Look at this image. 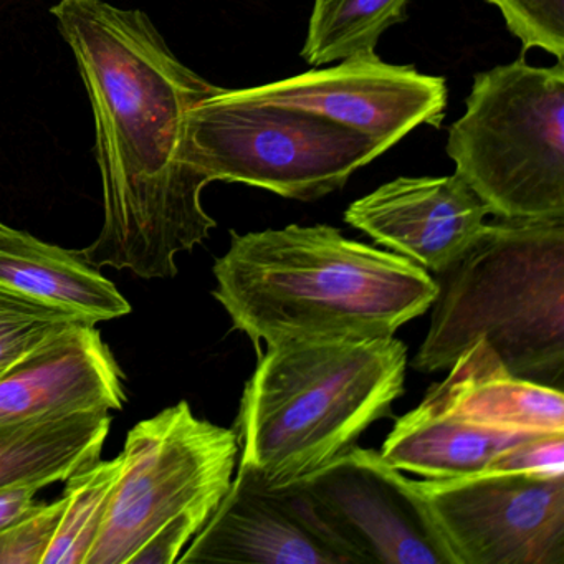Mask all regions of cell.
<instances>
[{"label":"cell","instance_id":"1","mask_svg":"<svg viewBox=\"0 0 564 564\" xmlns=\"http://www.w3.org/2000/svg\"><path fill=\"white\" fill-rule=\"evenodd\" d=\"M52 15L87 88L104 193V227L78 253L95 269L176 276V257L217 226L203 206L209 181L191 163L187 120L219 87L186 67L143 11L61 0Z\"/></svg>","mask_w":564,"mask_h":564},{"label":"cell","instance_id":"2","mask_svg":"<svg viewBox=\"0 0 564 564\" xmlns=\"http://www.w3.org/2000/svg\"><path fill=\"white\" fill-rule=\"evenodd\" d=\"M213 272L214 299L257 351L260 343L388 338L438 292L427 270L325 224L230 232Z\"/></svg>","mask_w":564,"mask_h":564},{"label":"cell","instance_id":"3","mask_svg":"<svg viewBox=\"0 0 564 564\" xmlns=\"http://www.w3.org/2000/svg\"><path fill=\"white\" fill-rule=\"evenodd\" d=\"M408 346L375 339H293L267 346L240 399V468L269 487L315 474L404 394Z\"/></svg>","mask_w":564,"mask_h":564},{"label":"cell","instance_id":"4","mask_svg":"<svg viewBox=\"0 0 564 564\" xmlns=\"http://www.w3.org/2000/svg\"><path fill=\"white\" fill-rule=\"evenodd\" d=\"M434 279L438 292L414 369L445 371L484 339L511 375L563 391L564 217H498Z\"/></svg>","mask_w":564,"mask_h":564},{"label":"cell","instance_id":"5","mask_svg":"<svg viewBox=\"0 0 564 564\" xmlns=\"http://www.w3.org/2000/svg\"><path fill=\"white\" fill-rule=\"evenodd\" d=\"M445 150L491 216L564 217V62L520 57L475 75Z\"/></svg>","mask_w":564,"mask_h":564},{"label":"cell","instance_id":"6","mask_svg":"<svg viewBox=\"0 0 564 564\" xmlns=\"http://www.w3.org/2000/svg\"><path fill=\"white\" fill-rule=\"evenodd\" d=\"M189 158L207 181L242 183L286 199L316 200L386 153L328 118L236 100L219 88L191 110Z\"/></svg>","mask_w":564,"mask_h":564},{"label":"cell","instance_id":"7","mask_svg":"<svg viewBox=\"0 0 564 564\" xmlns=\"http://www.w3.org/2000/svg\"><path fill=\"white\" fill-rule=\"evenodd\" d=\"M120 457V477L85 564H128L176 514L217 508L232 481L239 441L236 431L197 417L181 401L138 422Z\"/></svg>","mask_w":564,"mask_h":564},{"label":"cell","instance_id":"8","mask_svg":"<svg viewBox=\"0 0 564 564\" xmlns=\"http://www.w3.org/2000/svg\"><path fill=\"white\" fill-rule=\"evenodd\" d=\"M457 564H564V475L414 480Z\"/></svg>","mask_w":564,"mask_h":564},{"label":"cell","instance_id":"9","mask_svg":"<svg viewBox=\"0 0 564 564\" xmlns=\"http://www.w3.org/2000/svg\"><path fill=\"white\" fill-rule=\"evenodd\" d=\"M358 564H457L414 480L358 445L293 481Z\"/></svg>","mask_w":564,"mask_h":564},{"label":"cell","instance_id":"10","mask_svg":"<svg viewBox=\"0 0 564 564\" xmlns=\"http://www.w3.org/2000/svg\"><path fill=\"white\" fill-rule=\"evenodd\" d=\"M226 94L328 118L372 138L386 151L422 124L441 128L448 100L445 78L421 74L411 65L386 64L376 54Z\"/></svg>","mask_w":564,"mask_h":564},{"label":"cell","instance_id":"11","mask_svg":"<svg viewBox=\"0 0 564 564\" xmlns=\"http://www.w3.org/2000/svg\"><path fill=\"white\" fill-rule=\"evenodd\" d=\"M177 563L358 564V561L319 523L293 485L269 487L239 467L229 490Z\"/></svg>","mask_w":564,"mask_h":564},{"label":"cell","instance_id":"12","mask_svg":"<svg viewBox=\"0 0 564 564\" xmlns=\"http://www.w3.org/2000/svg\"><path fill=\"white\" fill-rule=\"evenodd\" d=\"M487 204L457 174L398 177L346 209L349 226L429 273L447 270L477 240Z\"/></svg>","mask_w":564,"mask_h":564},{"label":"cell","instance_id":"13","mask_svg":"<svg viewBox=\"0 0 564 564\" xmlns=\"http://www.w3.org/2000/svg\"><path fill=\"white\" fill-rule=\"evenodd\" d=\"M124 375L97 325L75 326L0 375V427L121 411Z\"/></svg>","mask_w":564,"mask_h":564},{"label":"cell","instance_id":"14","mask_svg":"<svg viewBox=\"0 0 564 564\" xmlns=\"http://www.w3.org/2000/svg\"><path fill=\"white\" fill-rule=\"evenodd\" d=\"M424 401L474 424L501 431L564 432L561 389L511 375L484 339L471 343Z\"/></svg>","mask_w":564,"mask_h":564},{"label":"cell","instance_id":"15","mask_svg":"<svg viewBox=\"0 0 564 564\" xmlns=\"http://www.w3.org/2000/svg\"><path fill=\"white\" fill-rule=\"evenodd\" d=\"M0 285L74 313L91 325L130 315L131 305L78 250L0 223Z\"/></svg>","mask_w":564,"mask_h":564},{"label":"cell","instance_id":"16","mask_svg":"<svg viewBox=\"0 0 564 564\" xmlns=\"http://www.w3.org/2000/svg\"><path fill=\"white\" fill-rule=\"evenodd\" d=\"M528 435L474 424L422 399L395 419L379 454L391 467L425 478L467 477L488 470L498 455Z\"/></svg>","mask_w":564,"mask_h":564},{"label":"cell","instance_id":"17","mask_svg":"<svg viewBox=\"0 0 564 564\" xmlns=\"http://www.w3.org/2000/svg\"><path fill=\"white\" fill-rule=\"evenodd\" d=\"M110 411H82L0 427V488L65 481L100 460Z\"/></svg>","mask_w":564,"mask_h":564},{"label":"cell","instance_id":"18","mask_svg":"<svg viewBox=\"0 0 564 564\" xmlns=\"http://www.w3.org/2000/svg\"><path fill=\"white\" fill-rule=\"evenodd\" d=\"M409 0H315L302 57L313 67L376 54L386 31L405 21Z\"/></svg>","mask_w":564,"mask_h":564},{"label":"cell","instance_id":"19","mask_svg":"<svg viewBox=\"0 0 564 564\" xmlns=\"http://www.w3.org/2000/svg\"><path fill=\"white\" fill-rule=\"evenodd\" d=\"M120 471L118 455L111 460L95 462L65 480L67 503L42 564H85L100 536Z\"/></svg>","mask_w":564,"mask_h":564},{"label":"cell","instance_id":"20","mask_svg":"<svg viewBox=\"0 0 564 564\" xmlns=\"http://www.w3.org/2000/svg\"><path fill=\"white\" fill-rule=\"evenodd\" d=\"M87 319L0 285V375Z\"/></svg>","mask_w":564,"mask_h":564},{"label":"cell","instance_id":"21","mask_svg":"<svg viewBox=\"0 0 564 564\" xmlns=\"http://www.w3.org/2000/svg\"><path fill=\"white\" fill-rule=\"evenodd\" d=\"M503 15L524 52L541 48L564 62V0H485Z\"/></svg>","mask_w":564,"mask_h":564},{"label":"cell","instance_id":"22","mask_svg":"<svg viewBox=\"0 0 564 564\" xmlns=\"http://www.w3.org/2000/svg\"><path fill=\"white\" fill-rule=\"evenodd\" d=\"M67 498L45 503L14 527L0 530V564H42L61 524Z\"/></svg>","mask_w":564,"mask_h":564},{"label":"cell","instance_id":"23","mask_svg":"<svg viewBox=\"0 0 564 564\" xmlns=\"http://www.w3.org/2000/svg\"><path fill=\"white\" fill-rule=\"evenodd\" d=\"M216 508L197 507L176 514L160 528L128 564H174L193 538L203 530Z\"/></svg>","mask_w":564,"mask_h":564},{"label":"cell","instance_id":"24","mask_svg":"<svg viewBox=\"0 0 564 564\" xmlns=\"http://www.w3.org/2000/svg\"><path fill=\"white\" fill-rule=\"evenodd\" d=\"M488 470L564 475V432L528 435L498 455Z\"/></svg>","mask_w":564,"mask_h":564},{"label":"cell","instance_id":"25","mask_svg":"<svg viewBox=\"0 0 564 564\" xmlns=\"http://www.w3.org/2000/svg\"><path fill=\"white\" fill-rule=\"evenodd\" d=\"M39 490L34 485L0 488V530L21 523L44 507L45 501L37 500Z\"/></svg>","mask_w":564,"mask_h":564}]
</instances>
